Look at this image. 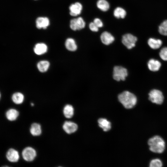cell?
<instances>
[{
	"label": "cell",
	"instance_id": "27",
	"mask_svg": "<svg viewBox=\"0 0 167 167\" xmlns=\"http://www.w3.org/2000/svg\"><path fill=\"white\" fill-rule=\"evenodd\" d=\"M160 58L163 60L167 61V47L162 48L159 53Z\"/></svg>",
	"mask_w": 167,
	"mask_h": 167
},
{
	"label": "cell",
	"instance_id": "23",
	"mask_svg": "<svg viewBox=\"0 0 167 167\" xmlns=\"http://www.w3.org/2000/svg\"><path fill=\"white\" fill-rule=\"evenodd\" d=\"M97 7L103 11H106L109 9V5L106 0H98L96 4Z\"/></svg>",
	"mask_w": 167,
	"mask_h": 167
},
{
	"label": "cell",
	"instance_id": "15",
	"mask_svg": "<svg viewBox=\"0 0 167 167\" xmlns=\"http://www.w3.org/2000/svg\"><path fill=\"white\" fill-rule=\"evenodd\" d=\"M30 132L33 136H36L40 135L42 133L41 125L36 122L32 123L30 126Z\"/></svg>",
	"mask_w": 167,
	"mask_h": 167
},
{
	"label": "cell",
	"instance_id": "6",
	"mask_svg": "<svg viewBox=\"0 0 167 167\" xmlns=\"http://www.w3.org/2000/svg\"><path fill=\"white\" fill-rule=\"evenodd\" d=\"M137 40V38L130 33L123 35L122 38V44L129 49H131L135 46Z\"/></svg>",
	"mask_w": 167,
	"mask_h": 167
},
{
	"label": "cell",
	"instance_id": "5",
	"mask_svg": "<svg viewBox=\"0 0 167 167\" xmlns=\"http://www.w3.org/2000/svg\"><path fill=\"white\" fill-rule=\"evenodd\" d=\"M37 155L36 150L31 147L24 148L22 151V156L23 159L27 162L33 161Z\"/></svg>",
	"mask_w": 167,
	"mask_h": 167
},
{
	"label": "cell",
	"instance_id": "8",
	"mask_svg": "<svg viewBox=\"0 0 167 167\" xmlns=\"http://www.w3.org/2000/svg\"><path fill=\"white\" fill-rule=\"evenodd\" d=\"M6 156L8 161L13 163L17 162L19 158L18 152L12 148H9L7 150L6 153Z\"/></svg>",
	"mask_w": 167,
	"mask_h": 167
},
{
	"label": "cell",
	"instance_id": "13",
	"mask_svg": "<svg viewBox=\"0 0 167 167\" xmlns=\"http://www.w3.org/2000/svg\"><path fill=\"white\" fill-rule=\"evenodd\" d=\"M47 45L44 43H38L35 46L33 49L35 54L37 55H41L45 53L47 51Z\"/></svg>",
	"mask_w": 167,
	"mask_h": 167
},
{
	"label": "cell",
	"instance_id": "9",
	"mask_svg": "<svg viewBox=\"0 0 167 167\" xmlns=\"http://www.w3.org/2000/svg\"><path fill=\"white\" fill-rule=\"evenodd\" d=\"M64 131L68 134H71L75 132L78 128L77 125L71 121H65L62 126Z\"/></svg>",
	"mask_w": 167,
	"mask_h": 167
},
{
	"label": "cell",
	"instance_id": "10",
	"mask_svg": "<svg viewBox=\"0 0 167 167\" xmlns=\"http://www.w3.org/2000/svg\"><path fill=\"white\" fill-rule=\"evenodd\" d=\"M82 9V4L79 2H75L69 6L70 14L72 16H77L80 14Z\"/></svg>",
	"mask_w": 167,
	"mask_h": 167
},
{
	"label": "cell",
	"instance_id": "29",
	"mask_svg": "<svg viewBox=\"0 0 167 167\" xmlns=\"http://www.w3.org/2000/svg\"><path fill=\"white\" fill-rule=\"evenodd\" d=\"M93 22L96 26L99 28H101L103 26V24L101 19L98 18L95 19Z\"/></svg>",
	"mask_w": 167,
	"mask_h": 167
},
{
	"label": "cell",
	"instance_id": "22",
	"mask_svg": "<svg viewBox=\"0 0 167 167\" xmlns=\"http://www.w3.org/2000/svg\"><path fill=\"white\" fill-rule=\"evenodd\" d=\"M63 112L66 118H71L74 115V109L71 105L67 104L64 107Z\"/></svg>",
	"mask_w": 167,
	"mask_h": 167
},
{
	"label": "cell",
	"instance_id": "14",
	"mask_svg": "<svg viewBox=\"0 0 167 167\" xmlns=\"http://www.w3.org/2000/svg\"><path fill=\"white\" fill-rule=\"evenodd\" d=\"M19 115V111L13 108H11L8 110L6 112L5 116L7 119L9 121H13L15 120Z\"/></svg>",
	"mask_w": 167,
	"mask_h": 167
},
{
	"label": "cell",
	"instance_id": "7",
	"mask_svg": "<svg viewBox=\"0 0 167 167\" xmlns=\"http://www.w3.org/2000/svg\"><path fill=\"white\" fill-rule=\"evenodd\" d=\"M85 23L81 17L72 19L70 22V27L74 31L79 30L84 28Z\"/></svg>",
	"mask_w": 167,
	"mask_h": 167
},
{
	"label": "cell",
	"instance_id": "12",
	"mask_svg": "<svg viewBox=\"0 0 167 167\" xmlns=\"http://www.w3.org/2000/svg\"><path fill=\"white\" fill-rule=\"evenodd\" d=\"M49 24V20L46 17H39L36 20V26L38 29H45Z\"/></svg>",
	"mask_w": 167,
	"mask_h": 167
},
{
	"label": "cell",
	"instance_id": "18",
	"mask_svg": "<svg viewBox=\"0 0 167 167\" xmlns=\"http://www.w3.org/2000/svg\"><path fill=\"white\" fill-rule=\"evenodd\" d=\"M65 46L68 50L74 51L77 49V45L75 40L72 38H68L66 41Z\"/></svg>",
	"mask_w": 167,
	"mask_h": 167
},
{
	"label": "cell",
	"instance_id": "11",
	"mask_svg": "<svg viewBox=\"0 0 167 167\" xmlns=\"http://www.w3.org/2000/svg\"><path fill=\"white\" fill-rule=\"evenodd\" d=\"M100 38L102 43L106 45H109L113 42L114 38L110 33L105 31L101 34Z\"/></svg>",
	"mask_w": 167,
	"mask_h": 167
},
{
	"label": "cell",
	"instance_id": "19",
	"mask_svg": "<svg viewBox=\"0 0 167 167\" xmlns=\"http://www.w3.org/2000/svg\"><path fill=\"white\" fill-rule=\"evenodd\" d=\"M24 95L20 92H16L12 95L11 99L13 102L16 104L19 105L22 103L24 100Z\"/></svg>",
	"mask_w": 167,
	"mask_h": 167
},
{
	"label": "cell",
	"instance_id": "28",
	"mask_svg": "<svg viewBox=\"0 0 167 167\" xmlns=\"http://www.w3.org/2000/svg\"><path fill=\"white\" fill-rule=\"evenodd\" d=\"M90 29L92 31L96 32L98 31L99 28L93 22H91L89 24Z\"/></svg>",
	"mask_w": 167,
	"mask_h": 167
},
{
	"label": "cell",
	"instance_id": "3",
	"mask_svg": "<svg viewBox=\"0 0 167 167\" xmlns=\"http://www.w3.org/2000/svg\"><path fill=\"white\" fill-rule=\"evenodd\" d=\"M148 99L152 102L161 105L163 102L164 96L162 92L159 90L153 89L148 94Z\"/></svg>",
	"mask_w": 167,
	"mask_h": 167
},
{
	"label": "cell",
	"instance_id": "26",
	"mask_svg": "<svg viewBox=\"0 0 167 167\" xmlns=\"http://www.w3.org/2000/svg\"><path fill=\"white\" fill-rule=\"evenodd\" d=\"M161 161L158 158L152 160L149 164L150 167H161L163 166Z\"/></svg>",
	"mask_w": 167,
	"mask_h": 167
},
{
	"label": "cell",
	"instance_id": "1",
	"mask_svg": "<svg viewBox=\"0 0 167 167\" xmlns=\"http://www.w3.org/2000/svg\"><path fill=\"white\" fill-rule=\"evenodd\" d=\"M147 143L149 150L153 153L161 154L165 150V142L159 135H156L150 138Z\"/></svg>",
	"mask_w": 167,
	"mask_h": 167
},
{
	"label": "cell",
	"instance_id": "25",
	"mask_svg": "<svg viewBox=\"0 0 167 167\" xmlns=\"http://www.w3.org/2000/svg\"><path fill=\"white\" fill-rule=\"evenodd\" d=\"M159 32L163 35L167 36V20L164 21L159 27Z\"/></svg>",
	"mask_w": 167,
	"mask_h": 167
},
{
	"label": "cell",
	"instance_id": "20",
	"mask_svg": "<svg viewBox=\"0 0 167 167\" xmlns=\"http://www.w3.org/2000/svg\"><path fill=\"white\" fill-rule=\"evenodd\" d=\"M50 66V63L47 60H41L37 64V67L38 70L41 72H46Z\"/></svg>",
	"mask_w": 167,
	"mask_h": 167
},
{
	"label": "cell",
	"instance_id": "4",
	"mask_svg": "<svg viewBox=\"0 0 167 167\" xmlns=\"http://www.w3.org/2000/svg\"><path fill=\"white\" fill-rule=\"evenodd\" d=\"M127 75V71L125 68L120 66H116L114 67L113 77L115 80L118 81H124Z\"/></svg>",
	"mask_w": 167,
	"mask_h": 167
},
{
	"label": "cell",
	"instance_id": "24",
	"mask_svg": "<svg viewBox=\"0 0 167 167\" xmlns=\"http://www.w3.org/2000/svg\"><path fill=\"white\" fill-rule=\"evenodd\" d=\"M114 16L118 19L124 18L126 15V12L123 8L121 7H117L114 10Z\"/></svg>",
	"mask_w": 167,
	"mask_h": 167
},
{
	"label": "cell",
	"instance_id": "16",
	"mask_svg": "<svg viewBox=\"0 0 167 167\" xmlns=\"http://www.w3.org/2000/svg\"><path fill=\"white\" fill-rule=\"evenodd\" d=\"M148 66L151 71H156L159 70L161 66V64L159 61L152 58L148 61Z\"/></svg>",
	"mask_w": 167,
	"mask_h": 167
},
{
	"label": "cell",
	"instance_id": "30",
	"mask_svg": "<svg viewBox=\"0 0 167 167\" xmlns=\"http://www.w3.org/2000/svg\"><path fill=\"white\" fill-rule=\"evenodd\" d=\"M31 105L32 106H33L34 105V104L32 103H31Z\"/></svg>",
	"mask_w": 167,
	"mask_h": 167
},
{
	"label": "cell",
	"instance_id": "17",
	"mask_svg": "<svg viewBox=\"0 0 167 167\" xmlns=\"http://www.w3.org/2000/svg\"><path fill=\"white\" fill-rule=\"evenodd\" d=\"M99 126L104 131H107L111 128V123L106 119L99 118L98 120Z\"/></svg>",
	"mask_w": 167,
	"mask_h": 167
},
{
	"label": "cell",
	"instance_id": "2",
	"mask_svg": "<svg viewBox=\"0 0 167 167\" xmlns=\"http://www.w3.org/2000/svg\"><path fill=\"white\" fill-rule=\"evenodd\" d=\"M119 102L126 109L133 108L136 104L137 99L136 96L133 93L128 91H124L118 96Z\"/></svg>",
	"mask_w": 167,
	"mask_h": 167
},
{
	"label": "cell",
	"instance_id": "21",
	"mask_svg": "<svg viewBox=\"0 0 167 167\" xmlns=\"http://www.w3.org/2000/svg\"><path fill=\"white\" fill-rule=\"evenodd\" d=\"M148 43L151 48L153 49H157L161 46L162 41L160 39L150 38L148 40Z\"/></svg>",
	"mask_w": 167,
	"mask_h": 167
}]
</instances>
